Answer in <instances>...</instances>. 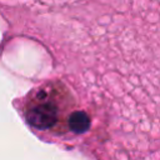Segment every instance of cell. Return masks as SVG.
<instances>
[{
	"label": "cell",
	"mask_w": 160,
	"mask_h": 160,
	"mask_svg": "<svg viewBox=\"0 0 160 160\" xmlns=\"http://www.w3.org/2000/svg\"><path fill=\"white\" fill-rule=\"evenodd\" d=\"M65 90L61 82H50L36 90L34 100L25 112L26 121L40 130L52 128L59 120L60 106L58 99Z\"/></svg>",
	"instance_id": "1"
},
{
	"label": "cell",
	"mask_w": 160,
	"mask_h": 160,
	"mask_svg": "<svg viewBox=\"0 0 160 160\" xmlns=\"http://www.w3.org/2000/svg\"><path fill=\"white\" fill-rule=\"evenodd\" d=\"M69 129L75 134H82L90 128V116L82 110H75L69 115Z\"/></svg>",
	"instance_id": "2"
}]
</instances>
